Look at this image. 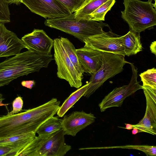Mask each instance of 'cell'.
Here are the masks:
<instances>
[{
	"mask_svg": "<svg viewBox=\"0 0 156 156\" xmlns=\"http://www.w3.org/2000/svg\"><path fill=\"white\" fill-rule=\"evenodd\" d=\"M84 47L102 52L111 53L125 56L122 36L111 31L90 37L85 39Z\"/></svg>",
	"mask_w": 156,
	"mask_h": 156,
	"instance_id": "cell-9",
	"label": "cell"
},
{
	"mask_svg": "<svg viewBox=\"0 0 156 156\" xmlns=\"http://www.w3.org/2000/svg\"><path fill=\"white\" fill-rule=\"evenodd\" d=\"M125 56L111 53L102 52V64L96 72L91 74L88 88L83 96L89 98L107 80L121 72L126 63Z\"/></svg>",
	"mask_w": 156,
	"mask_h": 156,
	"instance_id": "cell-6",
	"label": "cell"
},
{
	"mask_svg": "<svg viewBox=\"0 0 156 156\" xmlns=\"http://www.w3.org/2000/svg\"><path fill=\"white\" fill-rule=\"evenodd\" d=\"M132 72L130 82L127 85L116 87L107 95L99 104L101 112L112 107H121L123 101L138 90L142 89V86L138 82V71L134 65L130 63Z\"/></svg>",
	"mask_w": 156,
	"mask_h": 156,
	"instance_id": "cell-8",
	"label": "cell"
},
{
	"mask_svg": "<svg viewBox=\"0 0 156 156\" xmlns=\"http://www.w3.org/2000/svg\"><path fill=\"white\" fill-rule=\"evenodd\" d=\"M62 119L54 116L48 119L38 127L36 133L38 135L53 133L62 128Z\"/></svg>",
	"mask_w": 156,
	"mask_h": 156,
	"instance_id": "cell-20",
	"label": "cell"
},
{
	"mask_svg": "<svg viewBox=\"0 0 156 156\" xmlns=\"http://www.w3.org/2000/svg\"><path fill=\"white\" fill-rule=\"evenodd\" d=\"M88 0H87V1Z\"/></svg>",
	"mask_w": 156,
	"mask_h": 156,
	"instance_id": "cell-36",
	"label": "cell"
},
{
	"mask_svg": "<svg viewBox=\"0 0 156 156\" xmlns=\"http://www.w3.org/2000/svg\"><path fill=\"white\" fill-rule=\"evenodd\" d=\"M146 102V108L143 118L138 123L132 125L133 129H137L138 133H147L156 135V89L147 86H142Z\"/></svg>",
	"mask_w": 156,
	"mask_h": 156,
	"instance_id": "cell-10",
	"label": "cell"
},
{
	"mask_svg": "<svg viewBox=\"0 0 156 156\" xmlns=\"http://www.w3.org/2000/svg\"><path fill=\"white\" fill-rule=\"evenodd\" d=\"M114 148L128 149L137 150L144 152L147 156H155L156 155V147L147 145H126L122 146L89 147L90 149H106Z\"/></svg>",
	"mask_w": 156,
	"mask_h": 156,
	"instance_id": "cell-23",
	"label": "cell"
},
{
	"mask_svg": "<svg viewBox=\"0 0 156 156\" xmlns=\"http://www.w3.org/2000/svg\"><path fill=\"white\" fill-rule=\"evenodd\" d=\"M76 51L84 72L92 74L101 67L102 52L85 47L76 49Z\"/></svg>",
	"mask_w": 156,
	"mask_h": 156,
	"instance_id": "cell-15",
	"label": "cell"
},
{
	"mask_svg": "<svg viewBox=\"0 0 156 156\" xmlns=\"http://www.w3.org/2000/svg\"><path fill=\"white\" fill-rule=\"evenodd\" d=\"M13 4H15L16 5H18L21 3L20 0H12Z\"/></svg>",
	"mask_w": 156,
	"mask_h": 156,
	"instance_id": "cell-33",
	"label": "cell"
},
{
	"mask_svg": "<svg viewBox=\"0 0 156 156\" xmlns=\"http://www.w3.org/2000/svg\"><path fill=\"white\" fill-rule=\"evenodd\" d=\"M124 9L121 17L131 30L139 33L156 25V4L152 0H123Z\"/></svg>",
	"mask_w": 156,
	"mask_h": 156,
	"instance_id": "cell-3",
	"label": "cell"
},
{
	"mask_svg": "<svg viewBox=\"0 0 156 156\" xmlns=\"http://www.w3.org/2000/svg\"><path fill=\"white\" fill-rule=\"evenodd\" d=\"M22 85L29 89H31L35 84L34 80L23 81L21 82Z\"/></svg>",
	"mask_w": 156,
	"mask_h": 156,
	"instance_id": "cell-29",
	"label": "cell"
},
{
	"mask_svg": "<svg viewBox=\"0 0 156 156\" xmlns=\"http://www.w3.org/2000/svg\"><path fill=\"white\" fill-rule=\"evenodd\" d=\"M89 82L72 93L60 106L57 115L62 117L69 110L76 102L85 94L89 85Z\"/></svg>",
	"mask_w": 156,
	"mask_h": 156,
	"instance_id": "cell-18",
	"label": "cell"
},
{
	"mask_svg": "<svg viewBox=\"0 0 156 156\" xmlns=\"http://www.w3.org/2000/svg\"><path fill=\"white\" fill-rule=\"evenodd\" d=\"M60 102L53 98L37 107L13 115L0 116V139L36 132L44 121L57 114Z\"/></svg>",
	"mask_w": 156,
	"mask_h": 156,
	"instance_id": "cell-1",
	"label": "cell"
},
{
	"mask_svg": "<svg viewBox=\"0 0 156 156\" xmlns=\"http://www.w3.org/2000/svg\"><path fill=\"white\" fill-rule=\"evenodd\" d=\"M115 2V0H108L89 15L83 19L97 21H105V15L110 10Z\"/></svg>",
	"mask_w": 156,
	"mask_h": 156,
	"instance_id": "cell-21",
	"label": "cell"
},
{
	"mask_svg": "<svg viewBox=\"0 0 156 156\" xmlns=\"http://www.w3.org/2000/svg\"><path fill=\"white\" fill-rule=\"evenodd\" d=\"M32 12L45 18L64 17L71 13L58 0H20Z\"/></svg>",
	"mask_w": 156,
	"mask_h": 156,
	"instance_id": "cell-11",
	"label": "cell"
},
{
	"mask_svg": "<svg viewBox=\"0 0 156 156\" xmlns=\"http://www.w3.org/2000/svg\"><path fill=\"white\" fill-rule=\"evenodd\" d=\"M5 98L3 97V95L0 93V106H6L9 104H5L2 103V101Z\"/></svg>",
	"mask_w": 156,
	"mask_h": 156,
	"instance_id": "cell-31",
	"label": "cell"
},
{
	"mask_svg": "<svg viewBox=\"0 0 156 156\" xmlns=\"http://www.w3.org/2000/svg\"><path fill=\"white\" fill-rule=\"evenodd\" d=\"M125 55H135L142 51L139 33L130 30L126 34L122 36Z\"/></svg>",
	"mask_w": 156,
	"mask_h": 156,
	"instance_id": "cell-16",
	"label": "cell"
},
{
	"mask_svg": "<svg viewBox=\"0 0 156 156\" xmlns=\"http://www.w3.org/2000/svg\"><path fill=\"white\" fill-rule=\"evenodd\" d=\"M46 54L30 49L7 58L0 63V87L9 84L17 78L47 68L53 59Z\"/></svg>",
	"mask_w": 156,
	"mask_h": 156,
	"instance_id": "cell-2",
	"label": "cell"
},
{
	"mask_svg": "<svg viewBox=\"0 0 156 156\" xmlns=\"http://www.w3.org/2000/svg\"><path fill=\"white\" fill-rule=\"evenodd\" d=\"M44 24L70 34L83 42L88 38L105 33L104 27H109L102 21H97L75 17L74 13L64 17L48 19Z\"/></svg>",
	"mask_w": 156,
	"mask_h": 156,
	"instance_id": "cell-4",
	"label": "cell"
},
{
	"mask_svg": "<svg viewBox=\"0 0 156 156\" xmlns=\"http://www.w3.org/2000/svg\"><path fill=\"white\" fill-rule=\"evenodd\" d=\"M154 2H154V4H156V0H154Z\"/></svg>",
	"mask_w": 156,
	"mask_h": 156,
	"instance_id": "cell-35",
	"label": "cell"
},
{
	"mask_svg": "<svg viewBox=\"0 0 156 156\" xmlns=\"http://www.w3.org/2000/svg\"><path fill=\"white\" fill-rule=\"evenodd\" d=\"M150 49L152 53L156 55V41L152 42L150 46Z\"/></svg>",
	"mask_w": 156,
	"mask_h": 156,
	"instance_id": "cell-30",
	"label": "cell"
},
{
	"mask_svg": "<svg viewBox=\"0 0 156 156\" xmlns=\"http://www.w3.org/2000/svg\"><path fill=\"white\" fill-rule=\"evenodd\" d=\"M126 125V127L124 128L125 129H126L128 130H131L132 128V124H125Z\"/></svg>",
	"mask_w": 156,
	"mask_h": 156,
	"instance_id": "cell-32",
	"label": "cell"
},
{
	"mask_svg": "<svg viewBox=\"0 0 156 156\" xmlns=\"http://www.w3.org/2000/svg\"><path fill=\"white\" fill-rule=\"evenodd\" d=\"M64 136L62 128L51 133L36 136L17 156H64L71 149L66 143Z\"/></svg>",
	"mask_w": 156,
	"mask_h": 156,
	"instance_id": "cell-5",
	"label": "cell"
},
{
	"mask_svg": "<svg viewBox=\"0 0 156 156\" xmlns=\"http://www.w3.org/2000/svg\"><path fill=\"white\" fill-rule=\"evenodd\" d=\"M54 40V56L57 66V76L66 80L71 87L80 88L83 77L77 72L68 56L60 38Z\"/></svg>",
	"mask_w": 156,
	"mask_h": 156,
	"instance_id": "cell-7",
	"label": "cell"
},
{
	"mask_svg": "<svg viewBox=\"0 0 156 156\" xmlns=\"http://www.w3.org/2000/svg\"><path fill=\"white\" fill-rule=\"evenodd\" d=\"M142 86H147L156 89V69L153 68L141 73L139 75Z\"/></svg>",
	"mask_w": 156,
	"mask_h": 156,
	"instance_id": "cell-24",
	"label": "cell"
},
{
	"mask_svg": "<svg viewBox=\"0 0 156 156\" xmlns=\"http://www.w3.org/2000/svg\"><path fill=\"white\" fill-rule=\"evenodd\" d=\"M23 148L22 147L0 145V156H16L18 152Z\"/></svg>",
	"mask_w": 156,
	"mask_h": 156,
	"instance_id": "cell-27",
	"label": "cell"
},
{
	"mask_svg": "<svg viewBox=\"0 0 156 156\" xmlns=\"http://www.w3.org/2000/svg\"><path fill=\"white\" fill-rule=\"evenodd\" d=\"M12 3V0H0V22L5 23L10 22L9 5Z\"/></svg>",
	"mask_w": 156,
	"mask_h": 156,
	"instance_id": "cell-25",
	"label": "cell"
},
{
	"mask_svg": "<svg viewBox=\"0 0 156 156\" xmlns=\"http://www.w3.org/2000/svg\"><path fill=\"white\" fill-rule=\"evenodd\" d=\"M23 102L20 96L16 98L12 102V110L8 112L7 115H11L18 113L22 110Z\"/></svg>",
	"mask_w": 156,
	"mask_h": 156,
	"instance_id": "cell-28",
	"label": "cell"
},
{
	"mask_svg": "<svg viewBox=\"0 0 156 156\" xmlns=\"http://www.w3.org/2000/svg\"><path fill=\"white\" fill-rule=\"evenodd\" d=\"M66 8L71 14L75 13L87 2V0H58Z\"/></svg>",
	"mask_w": 156,
	"mask_h": 156,
	"instance_id": "cell-26",
	"label": "cell"
},
{
	"mask_svg": "<svg viewBox=\"0 0 156 156\" xmlns=\"http://www.w3.org/2000/svg\"><path fill=\"white\" fill-rule=\"evenodd\" d=\"M21 39L27 49L43 54H51L53 47L54 40L43 30L34 29L31 33L24 35Z\"/></svg>",
	"mask_w": 156,
	"mask_h": 156,
	"instance_id": "cell-13",
	"label": "cell"
},
{
	"mask_svg": "<svg viewBox=\"0 0 156 156\" xmlns=\"http://www.w3.org/2000/svg\"><path fill=\"white\" fill-rule=\"evenodd\" d=\"M96 118L92 113L83 111H75L65 115L62 120L64 134L75 136L78 132L94 122Z\"/></svg>",
	"mask_w": 156,
	"mask_h": 156,
	"instance_id": "cell-12",
	"label": "cell"
},
{
	"mask_svg": "<svg viewBox=\"0 0 156 156\" xmlns=\"http://www.w3.org/2000/svg\"><path fill=\"white\" fill-rule=\"evenodd\" d=\"M36 136L35 133L31 132L9 136L0 139V145L24 148Z\"/></svg>",
	"mask_w": 156,
	"mask_h": 156,
	"instance_id": "cell-17",
	"label": "cell"
},
{
	"mask_svg": "<svg viewBox=\"0 0 156 156\" xmlns=\"http://www.w3.org/2000/svg\"><path fill=\"white\" fill-rule=\"evenodd\" d=\"M60 39L66 52L75 69L79 74L83 77L84 71L79 61L76 49L72 43L67 38L61 37Z\"/></svg>",
	"mask_w": 156,
	"mask_h": 156,
	"instance_id": "cell-19",
	"label": "cell"
},
{
	"mask_svg": "<svg viewBox=\"0 0 156 156\" xmlns=\"http://www.w3.org/2000/svg\"><path fill=\"white\" fill-rule=\"evenodd\" d=\"M132 134L135 135L138 133V130L137 129L134 128L132 130Z\"/></svg>",
	"mask_w": 156,
	"mask_h": 156,
	"instance_id": "cell-34",
	"label": "cell"
},
{
	"mask_svg": "<svg viewBox=\"0 0 156 156\" xmlns=\"http://www.w3.org/2000/svg\"><path fill=\"white\" fill-rule=\"evenodd\" d=\"M24 48L26 46L22 40L0 22V57L16 55Z\"/></svg>",
	"mask_w": 156,
	"mask_h": 156,
	"instance_id": "cell-14",
	"label": "cell"
},
{
	"mask_svg": "<svg viewBox=\"0 0 156 156\" xmlns=\"http://www.w3.org/2000/svg\"><path fill=\"white\" fill-rule=\"evenodd\" d=\"M108 0H89L80 9L74 13L77 19L86 17Z\"/></svg>",
	"mask_w": 156,
	"mask_h": 156,
	"instance_id": "cell-22",
	"label": "cell"
}]
</instances>
